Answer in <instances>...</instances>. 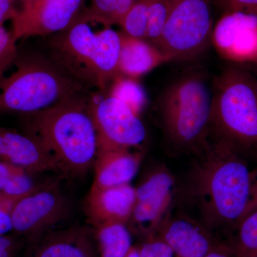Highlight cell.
<instances>
[{
    "instance_id": "cell-9",
    "label": "cell",
    "mask_w": 257,
    "mask_h": 257,
    "mask_svg": "<svg viewBox=\"0 0 257 257\" xmlns=\"http://www.w3.org/2000/svg\"><path fill=\"white\" fill-rule=\"evenodd\" d=\"M175 185V179L165 166H156L144 176L135 188L136 199L127 223L131 232L147 237L155 234L168 215Z\"/></svg>"
},
{
    "instance_id": "cell-14",
    "label": "cell",
    "mask_w": 257,
    "mask_h": 257,
    "mask_svg": "<svg viewBox=\"0 0 257 257\" xmlns=\"http://www.w3.org/2000/svg\"><path fill=\"white\" fill-rule=\"evenodd\" d=\"M30 243L26 257H100L89 226L50 231Z\"/></svg>"
},
{
    "instance_id": "cell-23",
    "label": "cell",
    "mask_w": 257,
    "mask_h": 257,
    "mask_svg": "<svg viewBox=\"0 0 257 257\" xmlns=\"http://www.w3.org/2000/svg\"><path fill=\"white\" fill-rule=\"evenodd\" d=\"M231 252L236 257H257V209L241 219Z\"/></svg>"
},
{
    "instance_id": "cell-28",
    "label": "cell",
    "mask_w": 257,
    "mask_h": 257,
    "mask_svg": "<svg viewBox=\"0 0 257 257\" xmlns=\"http://www.w3.org/2000/svg\"><path fill=\"white\" fill-rule=\"evenodd\" d=\"M222 11L227 13H246L257 17V0H211Z\"/></svg>"
},
{
    "instance_id": "cell-20",
    "label": "cell",
    "mask_w": 257,
    "mask_h": 257,
    "mask_svg": "<svg viewBox=\"0 0 257 257\" xmlns=\"http://www.w3.org/2000/svg\"><path fill=\"white\" fill-rule=\"evenodd\" d=\"M137 0H90L79 20L88 23L101 24L104 28L119 25Z\"/></svg>"
},
{
    "instance_id": "cell-17",
    "label": "cell",
    "mask_w": 257,
    "mask_h": 257,
    "mask_svg": "<svg viewBox=\"0 0 257 257\" xmlns=\"http://www.w3.org/2000/svg\"><path fill=\"white\" fill-rule=\"evenodd\" d=\"M136 199V191L130 184L89 190L85 213L92 228L108 223L127 224Z\"/></svg>"
},
{
    "instance_id": "cell-29",
    "label": "cell",
    "mask_w": 257,
    "mask_h": 257,
    "mask_svg": "<svg viewBox=\"0 0 257 257\" xmlns=\"http://www.w3.org/2000/svg\"><path fill=\"white\" fill-rule=\"evenodd\" d=\"M16 202L0 193V236L13 232L10 213Z\"/></svg>"
},
{
    "instance_id": "cell-19",
    "label": "cell",
    "mask_w": 257,
    "mask_h": 257,
    "mask_svg": "<svg viewBox=\"0 0 257 257\" xmlns=\"http://www.w3.org/2000/svg\"><path fill=\"white\" fill-rule=\"evenodd\" d=\"M93 229L100 257H125L133 246L131 231L124 223H108Z\"/></svg>"
},
{
    "instance_id": "cell-7",
    "label": "cell",
    "mask_w": 257,
    "mask_h": 257,
    "mask_svg": "<svg viewBox=\"0 0 257 257\" xmlns=\"http://www.w3.org/2000/svg\"><path fill=\"white\" fill-rule=\"evenodd\" d=\"M211 0H175L157 47L171 61L192 62L211 45Z\"/></svg>"
},
{
    "instance_id": "cell-25",
    "label": "cell",
    "mask_w": 257,
    "mask_h": 257,
    "mask_svg": "<svg viewBox=\"0 0 257 257\" xmlns=\"http://www.w3.org/2000/svg\"><path fill=\"white\" fill-rule=\"evenodd\" d=\"M175 0H150L147 41L156 45L173 6Z\"/></svg>"
},
{
    "instance_id": "cell-21",
    "label": "cell",
    "mask_w": 257,
    "mask_h": 257,
    "mask_svg": "<svg viewBox=\"0 0 257 257\" xmlns=\"http://www.w3.org/2000/svg\"><path fill=\"white\" fill-rule=\"evenodd\" d=\"M32 175L21 167L0 161V193L18 201L38 184Z\"/></svg>"
},
{
    "instance_id": "cell-4",
    "label": "cell",
    "mask_w": 257,
    "mask_h": 257,
    "mask_svg": "<svg viewBox=\"0 0 257 257\" xmlns=\"http://www.w3.org/2000/svg\"><path fill=\"white\" fill-rule=\"evenodd\" d=\"M89 24L78 19L67 30L52 35L51 60L87 87L104 92L121 75V36L111 28L94 32Z\"/></svg>"
},
{
    "instance_id": "cell-30",
    "label": "cell",
    "mask_w": 257,
    "mask_h": 257,
    "mask_svg": "<svg viewBox=\"0 0 257 257\" xmlns=\"http://www.w3.org/2000/svg\"><path fill=\"white\" fill-rule=\"evenodd\" d=\"M25 239L15 234L0 236V257H16Z\"/></svg>"
},
{
    "instance_id": "cell-16",
    "label": "cell",
    "mask_w": 257,
    "mask_h": 257,
    "mask_svg": "<svg viewBox=\"0 0 257 257\" xmlns=\"http://www.w3.org/2000/svg\"><path fill=\"white\" fill-rule=\"evenodd\" d=\"M141 161L142 154L140 152L98 143L97 153L93 166L94 181L90 190L130 184L138 173Z\"/></svg>"
},
{
    "instance_id": "cell-35",
    "label": "cell",
    "mask_w": 257,
    "mask_h": 257,
    "mask_svg": "<svg viewBox=\"0 0 257 257\" xmlns=\"http://www.w3.org/2000/svg\"><path fill=\"white\" fill-rule=\"evenodd\" d=\"M23 2L24 5L31 4V3H35V2L39 1V0H22Z\"/></svg>"
},
{
    "instance_id": "cell-1",
    "label": "cell",
    "mask_w": 257,
    "mask_h": 257,
    "mask_svg": "<svg viewBox=\"0 0 257 257\" xmlns=\"http://www.w3.org/2000/svg\"><path fill=\"white\" fill-rule=\"evenodd\" d=\"M187 195L208 229L237 226L251 197L253 177L241 152L216 140L199 154Z\"/></svg>"
},
{
    "instance_id": "cell-11",
    "label": "cell",
    "mask_w": 257,
    "mask_h": 257,
    "mask_svg": "<svg viewBox=\"0 0 257 257\" xmlns=\"http://www.w3.org/2000/svg\"><path fill=\"white\" fill-rule=\"evenodd\" d=\"M90 110L98 143L136 148L146 138V128L139 115L122 101L109 95L91 100Z\"/></svg>"
},
{
    "instance_id": "cell-13",
    "label": "cell",
    "mask_w": 257,
    "mask_h": 257,
    "mask_svg": "<svg viewBox=\"0 0 257 257\" xmlns=\"http://www.w3.org/2000/svg\"><path fill=\"white\" fill-rule=\"evenodd\" d=\"M202 223L184 216L167 215L155 233L178 257H205L227 247L218 246Z\"/></svg>"
},
{
    "instance_id": "cell-8",
    "label": "cell",
    "mask_w": 257,
    "mask_h": 257,
    "mask_svg": "<svg viewBox=\"0 0 257 257\" xmlns=\"http://www.w3.org/2000/svg\"><path fill=\"white\" fill-rule=\"evenodd\" d=\"M71 207L70 201L59 182L38 184L12 208L13 233L32 242L65 219Z\"/></svg>"
},
{
    "instance_id": "cell-6",
    "label": "cell",
    "mask_w": 257,
    "mask_h": 257,
    "mask_svg": "<svg viewBox=\"0 0 257 257\" xmlns=\"http://www.w3.org/2000/svg\"><path fill=\"white\" fill-rule=\"evenodd\" d=\"M16 62V70L0 79V112L30 115L87 96V86L52 60L35 57Z\"/></svg>"
},
{
    "instance_id": "cell-5",
    "label": "cell",
    "mask_w": 257,
    "mask_h": 257,
    "mask_svg": "<svg viewBox=\"0 0 257 257\" xmlns=\"http://www.w3.org/2000/svg\"><path fill=\"white\" fill-rule=\"evenodd\" d=\"M211 133L241 153L257 150V78L241 64L213 80Z\"/></svg>"
},
{
    "instance_id": "cell-36",
    "label": "cell",
    "mask_w": 257,
    "mask_h": 257,
    "mask_svg": "<svg viewBox=\"0 0 257 257\" xmlns=\"http://www.w3.org/2000/svg\"><path fill=\"white\" fill-rule=\"evenodd\" d=\"M9 1L11 2V3H12V2L13 1V0H9Z\"/></svg>"
},
{
    "instance_id": "cell-24",
    "label": "cell",
    "mask_w": 257,
    "mask_h": 257,
    "mask_svg": "<svg viewBox=\"0 0 257 257\" xmlns=\"http://www.w3.org/2000/svg\"><path fill=\"white\" fill-rule=\"evenodd\" d=\"M150 0H137L119 23L123 32L135 38L146 40Z\"/></svg>"
},
{
    "instance_id": "cell-3",
    "label": "cell",
    "mask_w": 257,
    "mask_h": 257,
    "mask_svg": "<svg viewBox=\"0 0 257 257\" xmlns=\"http://www.w3.org/2000/svg\"><path fill=\"white\" fill-rule=\"evenodd\" d=\"M212 82L205 71L189 69L166 87L157 112L166 141L177 151L202 153L209 143Z\"/></svg>"
},
{
    "instance_id": "cell-31",
    "label": "cell",
    "mask_w": 257,
    "mask_h": 257,
    "mask_svg": "<svg viewBox=\"0 0 257 257\" xmlns=\"http://www.w3.org/2000/svg\"><path fill=\"white\" fill-rule=\"evenodd\" d=\"M16 11L13 9L9 0H0V25H3L5 20L13 18Z\"/></svg>"
},
{
    "instance_id": "cell-37",
    "label": "cell",
    "mask_w": 257,
    "mask_h": 257,
    "mask_svg": "<svg viewBox=\"0 0 257 257\" xmlns=\"http://www.w3.org/2000/svg\"><path fill=\"white\" fill-rule=\"evenodd\" d=\"M256 64V67H257V62H256V64Z\"/></svg>"
},
{
    "instance_id": "cell-22",
    "label": "cell",
    "mask_w": 257,
    "mask_h": 257,
    "mask_svg": "<svg viewBox=\"0 0 257 257\" xmlns=\"http://www.w3.org/2000/svg\"><path fill=\"white\" fill-rule=\"evenodd\" d=\"M109 95L117 98L140 115L147 104L146 92L135 79L120 75L111 83Z\"/></svg>"
},
{
    "instance_id": "cell-38",
    "label": "cell",
    "mask_w": 257,
    "mask_h": 257,
    "mask_svg": "<svg viewBox=\"0 0 257 257\" xmlns=\"http://www.w3.org/2000/svg\"><path fill=\"white\" fill-rule=\"evenodd\" d=\"M175 257H178V256H175Z\"/></svg>"
},
{
    "instance_id": "cell-26",
    "label": "cell",
    "mask_w": 257,
    "mask_h": 257,
    "mask_svg": "<svg viewBox=\"0 0 257 257\" xmlns=\"http://www.w3.org/2000/svg\"><path fill=\"white\" fill-rule=\"evenodd\" d=\"M16 42L12 33L0 25V79L5 77L8 69L18 60Z\"/></svg>"
},
{
    "instance_id": "cell-18",
    "label": "cell",
    "mask_w": 257,
    "mask_h": 257,
    "mask_svg": "<svg viewBox=\"0 0 257 257\" xmlns=\"http://www.w3.org/2000/svg\"><path fill=\"white\" fill-rule=\"evenodd\" d=\"M120 36L119 71L121 76L136 79L171 62L167 56L150 42L128 36L123 32H120Z\"/></svg>"
},
{
    "instance_id": "cell-27",
    "label": "cell",
    "mask_w": 257,
    "mask_h": 257,
    "mask_svg": "<svg viewBox=\"0 0 257 257\" xmlns=\"http://www.w3.org/2000/svg\"><path fill=\"white\" fill-rule=\"evenodd\" d=\"M138 247L141 257H175L172 248L155 234L147 237Z\"/></svg>"
},
{
    "instance_id": "cell-2",
    "label": "cell",
    "mask_w": 257,
    "mask_h": 257,
    "mask_svg": "<svg viewBox=\"0 0 257 257\" xmlns=\"http://www.w3.org/2000/svg\"><path fill=\"white\" fill-rule=\"evenodd\" d=\"M87 96L64 101L28 115V135L49 152L60 172L79 177L95 161L98 135Z\"/></svg>"
},
{
    "instance_id": "cell-15",
    "label": "cell",
    "mask_w": 257,
    "mask_h": 257,
    "mask_svg": "<svg viewBox=\"0 0 257 257\" xmlns=\"http://www.w3.org/2000/svg\"><path fill=\"white\" fill-rule=\"evenodd\" d=\"M0 161L21 167L32 175L60 172L41 144L28 134L0 126Z\"/></svg>"
},
{
    "instance_id": "cell-34",
    "label": "cell",
    "mask_w": 257,
    "mask_h": 257,
    "mask_svg": "<svg viewBox=\"0 0 257 257\" xmlns=\"http://www.w3.org/2000/svg\"><path fill=\"white\" fill-rule=\"evenodd\" d=\"M125 257H141L138 246H133Z\"/></svg>"
},
{
    "instance_id": "cell-32",
    "label": "cell",
    "mask_w": 257,
    "mask_h": 257,
    "mask_svg": "<svg viewBox=\"0 0 257 257\" xmlns=\"http://www.w3.org/2000/svg\"><path fill=\"white\" fill-rule=\"evenodd\" d=\"M257 209V178H253L252 187H251V197H250L249 202H248L244 215H247L249 213L256 210Z\"/></svg>"
},
{
    "instance_id": "cell-33",
    "label": "cell",
    "mask_w": 257,
    "mask_h": 257,
    "mask_svg": "<svg viewBox=\"0 0 257 257\" xmlns=\"http://www.w3.org/2000/svg\"><path fill=\"white\" fill-rule=\"evenodd\" d=\"M205 257H236L234 253L231 252L230 248H225V249L216 250L209 253Z\"/></svg>"
},
{
    "instance_id": "cell-12",
    "label": "cell",
    "mask_w": 257,
    "mask_h": 257,
    "mask_svg": "<svg viewBox=\"0 0 257 257\" xmlns=\"http://www.w3.org/2000/svg\"><path fill=\"white\" fill-rule=\"evenodd\" d=\"M211 45L234 64L257 62V17L246 13L222 14L214 26Z\"/></svg>"
},
{
    "instance_id": "cell-10",
    "label": "cell",
    "mask_w": 257,
    "mask_h": 257,
    "mask_svg": "<svg viewBox=\"0 0 257 257\" xmlns=\"http://www.w3.org/2000/svg\"><path fill=\"white\" fill-rule=\"evenodd\" d=\"M87 0H39L24 5L13 20L15 41L31 37H45L64 31L78 20Z\"/></svg>"
}]
</instances>
